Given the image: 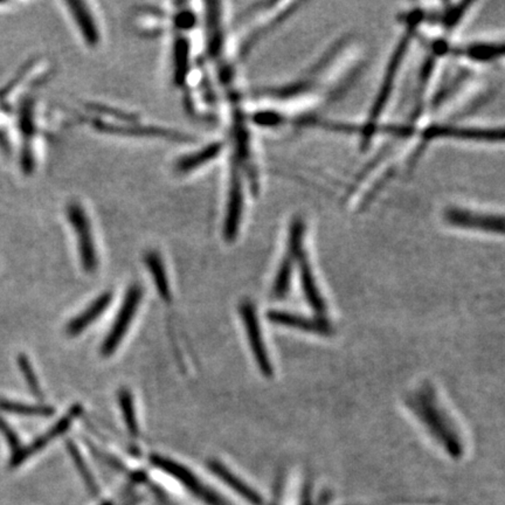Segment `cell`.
I'll return each mask as SVG.
<instances>
[{
    "mask_svg": "<svg viewBox=\"0 0 505 505\" xmlns=\"http://www.w3.org/2000/svg\"><path fill=\"white\" fill-rule=\"evenodd\" d=\"M406 405L438 440V443L443 445L449 455L452 457L462 455L461 436L452 419L438 403L431 386H422L410 394L406 398Z\"/></svg>",
    "mask_w": 505,
    "mask_h": 505,
    "instance_id": "obj_1",
    "label": "cell"
},
{
    "mask_svg": "<svg viewBox=\"0 0 505 505\" xmlns=\"http://www.w3.org/2000/svg\"><path fill=\"white\" fill-rule=\"evenodd\" d=\"M67 216L78 237L82 267L87 272H95L97 268V256L87 213L78 202H71L68 205Z\"/></svg>",
    "mask_w": 505,
    "mask_h": 505,
    "instance_id": "obj_2",
    "label": "cell"
},
{
    "mask_svg": "<svg viewBox=\"0 0 505 505\" xmlns=\"http://www.w3.org/2000/svg\"><path fill=\"white\" fill-rule=\"evenodd\" d=\"M152 464L162 470L164 473H169L171 476H174L176 480H179L188 491H191L192 494H195L197 497L200 498L202 501H205L209 505H228L219 494H216L214 491L211 490L209 487L198 480V477L195 476L193 473L181 466L179 463L174 462L172 459H166L160 455H152L150 457Z\"/></svg>",
    "mask_w": 505,
    "mask_h": 505,
    "instance_id": "obj_3",
    "label": "cell"
},
{
    "mask_svg": "<svg viewBox=\"0 0 505 505\" xmlns=\"http://www.w3.org/2000/svg\"><path fill=\"white\" fill-rule=\"evenodd\" d=\"M143 296V290L138 286H132L127 290L123 304L117 314L116 321L110 328L104 343L101 347V354L104 357H109L116 350L120 340H123L124 335L127 333L129 325L134 318L138 304Z\"/></svg>",
    "mask_w": 505,
    "mask_h": 505,
    "instance_id": "obj_4",
    "label": "cell"
},
{
    "mask_svg": "<svg viewBox=\"0 0 505 505\" xmlns=\"http://www.w3.org/2000/svg\"><path fill=\"white\" fill-rule=\"evenodd\" d=\"M240 314L247 331L248 342L251 345V352L254 354L255 361L262 375L267 378H272L274 375L272 361L269 358L268 351L265 347V340L262 337L261 328L258 324V314L255 311L254 304L251 300H244L240 304Z\"/></svg>",
    "mask_w": 505,
    "mask_h": 505,
    "instance_id": "obj_5",
    "label": "cell"
},
{
    "mask_svg": "<svg viewBox=\"0 0 505 505\" xmlns=\"http://www.w3.org/2000/svg\"><path fill=\"white\" fill-rule=\"evenodd\" d=\"M445 220L452 226L478 230L491 233H503V219L494 214L476 212L464 209H450L445 212Z\"/></svg>",
    "mask_w": 505,
    "mask_h": 505,
    "instance_id": "obj_6",
    "label": "cell"
},
{
    "mask_svg": "<svg viewBox=\"0 0 505 505\" xmlns=\"http://www.w3.org/2000/svg\"><path fill=\"white\" fill-rule=\"evenodd\" d=\"M81 406H74L69 410V413L66 417H62L61 420L57 421V424H54L50 431L41 435L40 438H36V441H33L29 447L19 449L18 452L12 454L11 462L10 466L15 468L25 462L26 459H29L31 456L34 455L36 452H40L41 449L45 448L54 438H59L61 435L64 434L66 431L71 427V420L74 417H78L81 413Z\"/></svg>",
    "mask_w": 505,
    "mask_h": 505,
    "instance_id": "obj_7",
    "label": "cell"
},
{
    "mask_svg": "<svg viewBox=\"0 0 505 505\" xmlns=\"http://www.w3.org/2000/svg\"><path fill=\"white\" fill-rule=\"evenodd\" d=\"M268 319L275 324L284 325L289 328H297L300 331L310 332L316 335H328L333 332V326L326 318L307 317L304 314H293L289 311H269Z\"/></svg>",
    "mask_w": 505,
    "mask_h": 505,
    "instance_id": "obj_8",
    "label": "cell"
},
{
    "mask_svg": "<svg viewBox=\"0 0 505 505\" xmlns=\"http://www.w3.org/2000/svg\"><path fill=\"white\" fill-rule=\"evenodd\" d=\"M209 468L213 473H216V476L219 477L220 480L225 482L230 489H233L237 494H240L241 497L244 498L251 504L262 505L263 501L261 496L248 484L244 483V480H240L237 475H234L227 466H223V463L213 459L209 461Z\"/></svg>",
    "mask_w": 505,
    "mask_h": 505,
    "instance_id": "obj_9",
    "label": "cell"
},
{
    "mask_svg": "<svg viewBox=\"0 0 505 505\" xmlns=\"http://www.w3.org/2000/svg\"><path fill=\"white\" fill-rule=\"evenodd\" d=\"M67 6L85 43L96 46L99 41V29L87 5L80 1H67Z\"/></svg>",
    "mask_w": 505,
    "mask_h": 505,
    "instance_id": "obj_10",
    "label": "cell"
},
{
    "mask_svg": "<svg viewBox=\"0 0 505 505\" xmlns=\"http://www.w3.org/2000/svg\"><path fill=\"white\" fill-rule=\"evenodd\" d=\"M113 300L111 293H102L101 296L96 298L94 303L90 304L87 310L78 314L73 321L68 324L67 333L69 335H76L81 333L83 330L88 328L92 321H95L101 314L109 307L110 302Z\"/></svg>",
    "mask_w": 505,
    "mask_h": 505,
    "instance_id": "obj_11",
    "label": "cell"
},
{
    "mask_svg": "<svg viewBox=\"0 0 505 505\" xmlns=\"http://www.w3.org/2000/svg\"><path fill=\"white\" fill-rule=\"evenodd\" d=\"M145 265L151 272L159 296L166 302H169L171 300L170 283L166 276L160 255L157 254L155 251H148V254L145 255Z\"/></svg>",
    "mask_w": 505,
    "mask_h": 505,
    "instance_id": "obj_12",
    "label": "cell"
},
{
    "mask_svg": "<svg viewBox=\"0 0 505 505\" xmlns=\"http://www.w3.org/2000/svg\"><path fill=\"white\" fill-rule=\"evenodd\" d=\"M221 148H223L221 143H212V144L207 145L205 148H202L200 151L185 155L177 162V170L184 172V174L195 170V167L204 165L206 162H209V160H212L213 158H216V155H219L220 151H221Z\"/></svg>",
    "mask_w": 505,
    "mask_h": 505,
    "instance_id": "obj_13",
    "label": "cell"
},
{
    "mask_svg": "<svg viewBox=\"0 0 505 505\" xmlns=\"http://www.w3.org/2000/svg\"><path fill=\"white\" fill-rule=\"evenodd\" d=\"M293 263H295V255L288 251L286 258L279 265V270L276 274L275 282L272 286V293L277 298H282L289 291L290 279L293 275Z\"/></svg>",
    "mask_w": 505,
    "mask_h": 505,
    "instance_id": "obj_14",
    "label": "cell"
},
{
    "mask_svg": "<svg viewBox=\"0 0 505 505\" xmlns=\"http://www.w3.org/2000/svg\"><path fill=\"white\" fill-rule=\"evenodd\" d=\"M68 452L71 455L73 462H74L75 466L78 468V471L81 475L82 480L85 482V485L88 487L89 492L90 494H99V485L96 483L95 478L92 476V471L89 470L87 463H85V459L82 457L81 452L78 450V447L75 445L74 442L69 441L67 443Z\"/></svg>",
    "mask_w": 505,
    "mask_h": 505,
    "instance_id": "obj_15",
    "label": "cell"
},
{
    "mask_svg": "<svg viewBox=\"0 0 505 505\" xmlns=\"http://www.w3.org/2000/svg\"><path fill=\"white\" fill-rule=\"evenodd\" d=\"M188 43L185 39H178L174 43V81L177 85H183L188 69Z\"/></svg>",
    "mask_w": 505,
    "mask_h": 505,
    "instance_id": "obj_16",
    "label": "cell"
},
{
    "mask_svg": "<svg viewBox=\"0 0 505 505\" xmlns=\"http://www.w3.org/2000/svg\"><path fill=\"white\" fill-rule=\"evenodd\" d=\"M0 410L10 412V413L20 414V415H39V417H50L54 413L53 408L50 406L26 405V403H15L10 400H0Z\"/></svg>",
    "mask_w": 505,
    "mask_h": 505,
    "instance_id": "obj_17",
    "label": "cell"
},
{
    "mask_svg": "<svg viewBox=\"0 0 505 505\" xmlns=\"http://www.w3.org/2000/svg\"><path fill=\"white\" fill-rule=\"evenodd\" d=\"M118 403H120V410L123 413L124 422L129 429V433L136 438L138 435L137 419H136V413H134V399L127 389H120L118 393Z\"/></svg>",
    "mask_w": 505,
    "mask_h": 505,
    "instance_id": "obj_18",
    "label": "cell"
},
{
    "mask_svg": "<svg viewBox=\"0 0 505 505\" xmlns=\"http://www.w3.org/2000/svg\"><path fill=\"white\" fill-rule=\"evenodd\" d=\"M18 365L20 370H22V375H24V378H25L29 389H31V392L33 393V396L39 398V399H43V392L40 389L39 382L36 379V373L33 371L31 361H29V358L26 357L25 354H19Z\"/></svg>",
    "mask_w": 505,
    "mask_h": 505,
    "instance_id": "obj_19",
    "label": "cell"
},
{
    "mask_svg": "<svg viewBox=\"0 0 505 505\" xmlns=\"http://www.w3.org/2000/svg\"><path fill=\"white\" fill-rule=\"evenodd\" d=\"M0 431L6 438L8 445L11 447L12 454H15V452H18L19 449L22 448L18 435L15 434V431L1 417H0Z\"/></svg>",
    "mask_w": 505,
    "mask_h": 505,
    "instance_id": "obj_20",
    "label": "cell"
},
{
    "mask_svg": "<svg viewBox=\"0 0 505 505\" xmlns=\"http://www.w3.org/2000/svg\"><path fill=\"white\" fill-rule=\"evenodd\" d=\"M176 24L181 29H191L192 26L195 25V17L190 12H183L177 15Z\"/></svg>",
    "mask_w": 505,
    "mask_h": 505,
    "instance_id": "obj_21",
    "label": "cell"
},
{
    "mask_svg": "<svg viewBox=\"0 0 505 505\" xmlns=\"http://www.w3.org/2000/svg\"><path fill=\"white\" fill-rule=\"evenodd\" d=\"M141 501V499H139V498L134 497V498H132V499H131L130 501H127V504H125V505H137L138 501Z\"/></svg>",
    "mask_w": 505,
    "mask_h": 505,
    "instance_id": "obj_22",
    "label": "cell"
},
{
    "mask_svg": "<svg viewBox=\"0 0 505 505\" xmlns=\"http://www.w3.org/2000/svg\"><path fill=\"white\" fill-rule=\"evenodd\" d=\"M101 505H115V504H113V501H103L102 504H101Z\"/></svg>",
    "mask_w": 505,
    "mask_h": 505,
    "instance_id": "obj_23",
    "label": "cell"
}]
</instances>
